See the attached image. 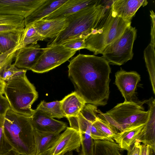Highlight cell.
<instances>
[{"mask_svg": "<svg viewBox=\"0 0 155 155\" xmlns=\"http://www.w3.org/2000/svg\"><path fill=\"white\" fill-rule=\"evenodd\" d=\"M65 155H73V153L72 151L68 152L66 153Z\"/></svg>", "mask_w": 155, "mask_h": 155, "instance_id": "38", "label": "cell"}, {"mask_svg": "<svg viewBox=\"0 0 155 155\" xmlns=\"http://www.w3.org/2000/svg\"><path fill=\"white\" fill-rule=\"evenodd\" d=\"M27 71L26 69L17 68L13 64L4 71L0 77L6 82L26 74Z\"/></svg>", "mask_w": 155, "mask_h": 155, "instance_id": "30", "label": "cell"}, {"mask_svg": "<svg viewBox=\"0 0 155 155\" xmlns=\"http://www.w3.org/2000/svg\"><path fill=\"white\" fill-rule=\"evenodd\" d=\"M115 83L124 98V101H134L136 90L140 80V75L134 71H127L122 68L116 72Z\"/></svg>", "mask_w": 155, "mask_h": 155, "instance_id": "11", "label": "cell"}, {"mask_svg": "<svg viewBox=\"0 0 155 155\" xmlns=\"http://www.w3.org/2000/svg\"><path fill=\"white\" fill-rule=\"evenodd\" d=\"M80 134L81 149L78 155H94V140L91 136V130Z\"/></svg>", "mask_w": 155, "mask_h": 155, "instance_id": "28", "label": "cell"}, {"mask_svg": "<svg viewBox=\"0 0 155 155\" xmlns=\"http://www.w3.org/2000/svg\"><path fill=\"white\" fill-rule=\"evenodd\" d=\"M93 124L102 134L109 139L110 141H114V138L118 132L114 127L98 116Z\"/></svg>", "mask_w": 155, "mask_h": 155, "instance_id": "27", "label": "cell"}, {"mask_svg": "<svg viewBox=\"0 0 155 155\" xmlns=\"http://www.w3.org/2000/svg\"><path fill=\"white\" fill-rule=\"evenodd\" d=\"M6 83L0 77V94H4Z\"/></svg>", "mask_w": 155, "mask_h": 155, "instance_id": "36", "label": "cell"}, {"mask_svg": "<svg viewBox=\"0 0 155 155\" xmlns=\"http://www.w3.org/2000/svg\"><path fill=\"white\" fill-rule=\"evenodd\" d=\"M149 115L147 122L138 136L136 142L142 143L155 150V100L151 97L146 100Z\"/></svg>", "mask_w": 155, "mask_h": 155, "instance_id": "15", "label": "cell"}, {"mask_svg": "<svg viewBox=\"0 0 155 155\" xmlns=\"http://www.w3.org/2000/svg\"><path fill=\"white\" fill-rule=\"evenodd\" d=\"M105 5L100 2L83 9L66 18V28L48 45L61 44L69 40L86 38L95 28L103 12Z\"/></svg>", "mask_w": 155, "mask_h": 155, "instance_id": "4", "label": "cell"}, {"mask_svg": "<svg viewBox=\"0 0 155 155\" xmlns=\"http://www.w3.org/2000/svg\"><path fill=\"white\" fill-rule=\"evenodd\" d=\"M5 116L0 115V155H6L14 150L4 132Z\"/></svg>", "mask_w": 155, "mask_h": 155, "instance_id": "29", "label": "cell"}, {"mask_svg": "<svg viewBox=\"0 0 155 155\" xmlns=\"http://www.w3.org/2000/svg\"><path fill=\"white\" fill-rule=\"evenodd\" d=\"M46 39L38 32L32 23H31L25 25L19 45L22 48L30 45L37 44L38 41Z\"/></svg>", "mask_w": 155, "mask_h": 155, "instance_id": "24", "label": "cell"}, {"mask_svg": "<svg viewBox=\"0 0 155 155\" xmlns=\"http://www.w3.org/2000/svg\"><path fill=\"white\" fill-rule=\"evenodd\" d=\"M149 148L148 145L144 144H141L140 155H149Z\"/></svg>", "mask_w": 155, "mask_h": 155, "instance_id": "35", "label": "cell"}, {"mask_svg": "<svg viewBox=\"0 0 155 155\" xmlns=\"http://www.w3.org/2000/svg\"><path fill=\"white\" fill-rule=\"evenodd\" d=\"M86 38H75L61 44L65 48L78 51L85 48V40Z\"/></svg>", "mask_w": 155, "mask_h": 155, "instance_id": "31", "label": "cell"}, {"mask_svg": "<svg viewBox=\"0 0 155 155\" xmlns=\"http://www.w3.org/2000/svg\"><path fill=\"white\" fill-rule=\"evenodd\" d=\"M0 54H1V53H0Z\"/></svg>", "mask_w": 155, "mask_h": 155, "instance_id": "39", "label": "cell"}, {"mask_svg": "<svg viewBox=\"0 0 155 155\" xmlns=\"http://www.w3.org/2000/svg\"><path fill=\"white\" fill-rule=\"evenodd\" d=\"M10 108L8 101L6 97L0 94V115H5Z\"/></svg>", "mask_w": 155, "mask_h": 155, "instance_id": "32", "label": "cell"}, {"mask_svg": "<svg viewBox=\"0 0 155 155\" xmlns=\"http://www.w3.org/2000/svg\"><path fill=\"white\" fill-rule=\"evenodd\" d=\"M38 44H31L19 49L15 56L14 65L19 69L31 70L43 53L44 48Z\"/></svg>", "mask_w": 155, "mask_h": 155, "instance_id": "13", "label": "cell"}, {"mask_svg": "<svg viewBox=\"0 0 155 155\" xmlns=\"http://www.w3.org/2000/svg\"><path fill=\"white\" fill-rule=\"evenodd\" d=\"M77 51L61 44L48 45L31 70L38 73L48 72L68 60Z\"/></svg>", "mask_w": 155, "mask_h": 155, "instance_id": "8", "label": "cell"}, {"mask_svg": "<svg viewBox=\"0 0 155 155\" xmlns=\"http://www.w3.org/2000/svg\"><path fill=\"white\" fill-rule=\"evenodd\" d=\"M35 155H43L48 147L60 134L45 132L34 129Z\"/></svg>", "mask_w": 155, "mask_h": 155, "instance_id": "22", "label": "cell"}, {"mask_svg": "<svg viewBox=\"0 0 155 155\" xmlns=\"http://www.w3.org/2000/svg\"><path fill=\"white\" fill-rule=\"evenodd\" d=\"M149 155H155V150L149 147Z\"/></svg>", "mask_w": 155, "mask_h": 155, "instance_id": "37", "label": "cell"}, {"mask_svg": "<svg viewBox=\"0 0 155 155\" xmlns=\"http://www.w3.org/2000/svg\"><path fill=\"white\" fill-rule=\"evenodd\" d=\"M47 0H0V14L22 16L29 15Z\"/></svg>", "mask_w": 155, "mask_h": 155, "instance_id": "10", "label": "cell"}, {"mask_svg": "<svg viewBox=\"0 0 155 155\" xmlns=\"http://www.w3.org/2000/svg\"><path fill=\"white\" fill-rule=\"evenodd\" d=\"M140 143L135 142L127 151V155H140Z\"/></svg>", "mask_w": 155, "mask_h": 155, "instance_id": "34", "label": "cell"}, {"mask_svg": "<svg viewBox=\"0 0 155 155\" xmlns=\"http://www.w3.org/2000/svg\"><path fill=\"white\" fill-rule=\"evenodd\" d=\"M81 143L80 133L68 127L51 142L43 155H65L74 150L79 152Z\"/></svg>", "mask_w": 155, "mask_h": 155, "instance_id": "9", "label": "cell"}, {"mask_svg": "<svg viewBox=\"0 0 155 155\" xmlns=\"http://www.w3.org/2000/svg\"><path fill=\"white\" fill-rule=\"evenodd\" d=\"M68 68L75 91L86 103L97 107L107 104L111 68L104 58L79 54L71 60Z\"/></svg>", "mask_w": 155, "mask_h": 155, "instance_id": "1", "label": "cell"}, {"mask_svg": "<svg viewBox=\"0 0 155 155\" xmlns=\"http://www.w3.org/2000/svg\"><path fill=\"white\" fill-rule=\"evenodd\" d=\"M24 19L22 16L0 14V34L23 30Z\"/></svg>", "mask_w": 155, "mask_h": 155, "instance_id": "21", "label": "cell"}, {"mask_svg": "<svg viewBox=\"0 0 155 155\" xmlns=\"http://www.w3.org/2000/svg\"><path fill=\"white\" fill-rule=\"evenodd\" d=\"M144 125L140 124L127 128L118 132L114 140L122 149L127 151L136 142Z\"/></svg>", "mask_w": 155, "mask_h": 155, "instance_id": "19", "label": "cell"}, {"mask_svg": "<svg viewBox=\"0 0 155 155\" xmlns=\"http://www.w3.org/2000/svg\"><path fill=\"white\" fill-rule=\"evenodd\" d=\"M150 17L151 25L150 31L151 41L150 43L153 47H155V14L153 10L150 11Z\"/></svg>", "mask_w": 155, "mask_h": 155, "instance_id": "33", "label": "cell"}, {"mask_svg": "<svg viewBox=\"0 0 155 155\" xmlns=\"http://www.w3.org/2000/svg\"><path fill=\"white\" fill-rule=\"evenodd\" d=\"M67 0H47L24 19L25 25L42 19L55 11Z\"/></svg>", "mask_w": 155, "mask_h": 155, "instance_id": "20", "label": "cell"}, {"mask_svg": "<svg viewBox=\"0 0 155 155\" xmlns=\"http://www.w3.org/2000/svg\"><path fill=\"white\" fill-rule=\"evenodd\" d=\"M144 57L149 74L153 93L155 94V47L150 44L144 51Z\"/></svg>", "mask_w": 155, "mask_h": 155, "instance_id": "25", "label": "cell"}, {"mask_svg": "<svg viewBox=\"0 0 155 155\" xmlns=\"http://www.w3.org/2000/svg\"><path fill=\"white\" fill-rule=\"evenodd\" d=\"M143 103L124 101L105 113L97 109V116L121 132L127 128L145 124L147 122L149 111L144 110L142 106Z\"/></svg>", "mask_w": 155, "mask_h": 155, "instance_id": "6", "label": "cell"}, {"mask_svg": "<svg viewBox=\"0 0 155 155\" xmlns=\"http://www.w3.org/2000/svg\"><path fill=\"white\" fill-rule=\"evenodd\" d=\"M112 4L105 7L95 28L85 40V48L95 55L101 54L105 48L120 38L131 21L124 20L112 12Z\"/></svg>", "mask_w": 155, "mask_h": 155, "instance_id": "2", "label": "cell"}, {"mask_svg": "<svg viewBox=\"0 0 155 155\" xmlns=\"http://www.w3.org/2000/svg\"><path fill=\"white\" fill-rule=\"evenodd\" d=\"M31 118L34 129L41 132L60 134L68 127L65 123L50 117L37 109L34 110Z\"/></svg>", "mask_w": 155, "mask_h": 155, "instance_id": "12", "label": "cell"}, {"mask_svg": "<svg viewBox=\"0 0 155 155\" xmlns=\"http://www.w3.org/2000/svg\"><path fill=\"white\" fill-rule=\"evenodd\" d=\"M99 0H67L53 12L42 19L50 20L66 18L85 8L96 5Z\"/></svg>", "mask_w": 155, "mask_h": 155, "instance_id": "14", "label": "cell"}, {"mask_svg": "<svg viewBox=\"0 0 155 155\" xmlns=\"http://www.w3.org/2000/svg\"><path fill=\"white\" fill-rule=\"evenodd\" d=\"M4 130L13 149L20 155H35L34 128L31 117L21 115L10 108L5 116Z\"/></svg>", "mask_w": 155, "mask_h": 155, "instance_id": "3", "label": "cell"}, {"mask_svg": "<svg viewBox=\"0 0 155 155\" xmlns=\"http://www.w3.org/2000/svg\"><path fill=\"white\" fill-rule=\"evenodd\" d=\"M60 102L61 110L66 118L78 116L86 104L75 91L65 97Z\"/></svg>", "mask_w": 155, "mask_h": 155, "instance_id": "18", "label": "cell"}, {"mask_svg": "<svg viewBox=\"0 0 155 155\" xmlns=\"http://www.w3.org/2000/svg\"><path fill=\"white\" fill-rule=\"evenodd\" d=\"M36 109L53 118L60 119L65 117L61 109L60 101L49 102L42 101L38 105Z\"/></svg>", "mask_w": 155, "mask_h": 155, "instance_id": "26", "label": "cell"}, {"mask_svg": "<svg viewBox=\"0 0 155 155\" xmlns=\"http://www.w3.org/2000/svg\"><path fill=\"white\" fill-rule=\"evenodd\" d=\"M4 94L13 111L26 117L32 116L34 110L31 105L38 98V94L26 74L6 82Z\"/></svg>", "mask_w": 155, "mask_h": 155, "instance_id": "5", "label": "cell"}, {"mask_svg": "<svg viewBox=\"0 0 155 155\" xmlns=\"http://www.w3.org/2000/svg\"><path fill=\"white\" fill-rule=\"evenodd\" d=\"M24 30L0 34V53L5 52L19 45Z\"/></svg>", "mask_w": 155, "mask_h": 155, "instance_id": "23", "label": "cell"}, {"mask_svg": "<svg viewBox=\"0 0 155 155\" xmlns=\"http://www.w3.org/2000/svg\"><path fill=\"white\" fill-rule=\"evenodd\" d=\"M137 32L135 27L128 26L120 38L105 48L101 54L102 57L109 64L119 66L131 60Z\"/></svg>", "mask_w": 155, "mask_h": 155, "instance_id": "7", "label": "cell"}, {"mask_svg": "<svg viewBox=\"0 0 155 155\" xmlns=\"http://www.w3.org/2000/svg\"><path fill=\"white\" fill-rule=\"evenodd\" d=\"M148 3L146 0H114L111 7L115 15L130 21L139 8L145 6Z\"/></svg>", "mask_w": 155, "mask_h": 155, "instance_id": "17", "label": "cell"}, {"mask_svg": "<svg viewBox=\"0 0 155 155\" xmlns=\"http://www.w3.org/2000/svg\"><path fill=\"white\" fill-rule=\"evenodd\" d=\"M31 23L38 32L46 39L55 38L66 28L68 24L66 18L41 19Z\"/></svg>", "mask_w": 155, "mask_h": 155, "instance_id": "16", "label": "cell"}]
</instances>
